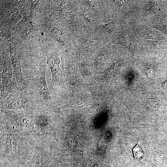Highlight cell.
<instances>
[{
    "label": "cell",
    "instance_id": "cell-9",
    "mask_svg": "<svg viewBox=\"0 0 167 167\" xmlns=\"http://www.w3.org/2000/svg\"><path fill=\"white\" fill-rule=\"evenodd\" d=\"M73 4L83 30L94 31L108 20L103 11L90 10L77 6Z\"/></svg>",
    "mask_w": 167,
    "mask_h": 167
},
{
    "label": "cell",
    "instance_id": "cell-7",
    "mask_svg": "<svg viewBox=\"0 0 167 167\" xmlns=\"http://www.w3.org/2000/svg\"><path fill=\"white\" fill-rule=\"evenodd\" d=\"M35 108L17 110H0V114L7 122L14 127L23 131H32Z\"/></svg>",
    "mask_w": 167,
    "mask_h": 167
},
{
    "label": "cell",
    "instance_id": "cell-6",
    "mask_svg": "<svg viewBox=\"0 0 167 167\" xmlns=\"http://www.w3.org/2000/svg\"><path fill=\"white\" fill-rule=\"evenodd\" d=\"M51 109L36 106L34 109L32 131L42 140L49 139L53 125Z\"/></svg>",
    "mask_w": 167,
    "mask_h": 167
},
{
    "label": "cell",
    "instance_id": "cell-14",
    "mask_svg": "<svg viewBox=\"0 0 167 167\" xmlns=\"http://www.w3.org/2000/svg\"><path fill=\"white\" fill-rule=\"evenodd\" d=\"M114 44L122 45L132 52L134 50V46L128 35L125 33L119 34L115 39L113 41Z\"/></svg>",
    "mask_w": 167,
    "mask_h": 167
},
{
    "label": "cell",
    "instance_id": "cell-4",
    "mask_svg": "<svg viewBox=\"0 0 167 167\" xmlns=\"http://www.w3.org/2000/svg\"><path fill=\"white\" fill-rule=\"evenodd\" d=\"M23 131L9 123L0 114V145L4 148L3 156L16 155L18 142Z\"/></svg>",
    "mask_w": 167,
    "mask_h": 167
},
{
    "label": "cell",
    "instance_id": "cell-10",
    "mask_svg": "<svg viewBox=\"0 0 167 167\" xmlns=\"http://www.w3.org/2000/svg\"><path fill=\"white\" fill-rule=\"evenodd\" d=\"M47 62L52 74L51 87H58L61 89H63L65 87L64 79L60 67V58L59 51H54L49 54L47 57Z\"/></svg>",
    "mask_w": 167,
    "mask_h": 167
},
{
    "label": "cell",
    "instance_id": "cell-13",
    "mask_svg": "<svg viewBox=\"0 0 167 167\" xmlns=\"http://www.w3.org/2000/svg\"><path fill=\"white\" fill-rule=\"evenodd\" d=\"M107 43L100 47L93 55L92 63L95 67H101L104 64L110 48Z\"/></svg>",
    "mask_w": 167,
    "mask_h": 167
},
{
    "label": "cell",
    "instance_id": "cell-16",
    "mask_svg": "<svg viewBox=\"0 0 167 167\" xmlns=\"http://www.w3.org/2000/svg\"><path fill=\"white\" fill-rule=\"evenodd\" d=\"M165 88H167V81H166L165 84Z\"/></svg>",
    "mask_w": 167,
    "mask_h": 167
},
{
    "label": "cell",
    "instance_id": "cell-2",
    "mask_svg": "<svg viewBox=\"0 0 167 167\" xmlns=\"http://www.w3.org/2000/svg\"><path fill=\"white\" fill-rule=\"evenodd\" d=\"M74 41L75 54L86 58L93 56L100 47L107 42L94 31L86 30L74 36Z\"/></svg>",
    "mask_w": 167,
    "mask_h": 167
},
{
    "label": "cell",
    "instance_id": "cell-12",
    "mask_svg": "<svg viewBox=\"0 0 167 167\" xmlns=\"http://www.w3.org/2000/svg\"><path fill=\"white\" fill-rule=\"evenodd\" d=\"M119 25L117 21L108 20L95 30V33L107 42L118 32Z\"/></svg>",
    "mask_w": 167,
    "mask_h": 167
},
{
    "label": "cell",
    "instance_id": "cell-8",
    "mask_svg": "<svg viewBox=\"0 0 167 167\" xmlns=\"http://www.w3.org/2000/svg\"><path fill=\"white\" fill-rule=\"evenodd\" d=\"M36 106L28 90L15 91L0 101V110H17Z\"/></svg>",
    "mask_w": 167,
    "mask_h": 167
},
{
    "label": "cell",
    "instance_id": "cell-3",
    "mask_svg": "<svg viewBox=\"0 0 167 167\" xmlns=\"http://www.w3.org/2000/svg\"><path fill=\"white\" fill-rule=\"evenodd\" d=\"M55 11V17L57 21L67 28L74 36L83 31L72 1H60Z\"/></svg>",
    "mask_w": 167,
    "mask_h": 167
},
{
    "label": "cell",
    "instance_id": "cell-1",
    "mask_svg": "<svg viewBox=\"0 0 167 167\" xmlns=\"http://www.w3.org/2000/svg\"><path fill=\"white\" fill-rule=\"evenodd\" d=\"M46 67V64L43 66L26 80L28 90L36 106L51 110L56 109L47 84L45 77Z\"/></svg>",
    "mask_w": 167,
    "mask_h": 167
},
{
    "label": "cell",
    "instance_id": "cell-15",
    "mask_svg": "<svg viewBox=\"0 0 167 167\" xmlns=\"http://www.w3.org/2000/svg\"><path fill=\"white\" fill-rule=\"evenodd\" d=\"M134 156L135 158L139 160L143 158L144 153L139 143L133 149Z\"/></svg>",
    "mask_w": 167,
    "mask_h": 167
},
{
    "label": "cell",
    "instance_id": "cell-5",
    "mask_svg": "<svg viewBox=\"0 0 167 167\" xmlns=\"http://www.w3.org/2000/svg\"><path fill=\"white\" fill-rule=\"evenodd\" d=\"M0 101L19 89L14 73L11 59L7 55L1 59Z\"/></svg>",
    "mask_w": 167,
    "mask_h": 167
},
{
    "label": "cell",
    "instance_id": "cell-11",
    "mask_svg": "<svg viewBox=\"0 0 167 167\" xmlns=\"http://www.w3.org/2000/svg\"><path fill=\"white\" fill-rule=\"evenodd\" d=\"M10 56L14 73L19 90H27V83L23 76L21 70L19 53L15 50H12Z\"/></svg>",
    "mask_w": 167,
    "mask_h": 167
}]
</instances>
